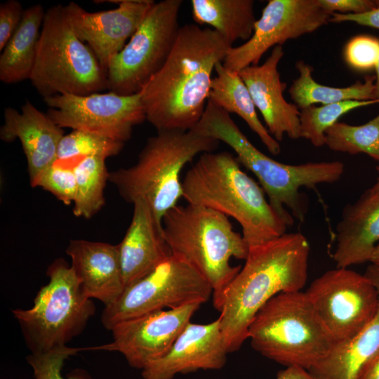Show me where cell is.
<instances>
[{
	"label": "cell",
	"instance_id": "obj_1",
	"mask_svg": "<svg viewBox=\"0 0 379 379\" xmlns=\"http://www.w3.org/2000/svg\"><path fill=\"white\" fill-rule=\"evenodd\" d=\"M231 47L213 29L180 27L166 62L141 91L146 120L157 131L196 126L207 104L213 72Z\"/></svg>",
	"mask_w": 379,
	"mask_h": 379
},
{
	"label": "cell",
	"instance_id": "obj_2",
	"mask_svg": "<svg viewBox=\"0 0 379 379\" xmlns=\"http://www.w3.org/2000/svg\"><path fill=\"white\" fill-rule=\"evenodd\" d=\"M310 247L300 232L284 234L250 246L245 264L222 293L213 299L229 353L248 339L258 312L282 292L299 291L306 284Z\"/></svg>",
	"mask_w": 379,
	"mask_h": 379
},
{
	"label": "cell",
	"instance_id": "obj_3",
	"mask_svg": "<svg viewBox=\"0 0 379 379\" xmlns=\"http://www.w3.org/2000/svg\"><path fill=\"white\" fill-rule=\"evenodd\" d=\"M182 187L187 204L235 219L249 247L284 234L288 227L270 205L260 184L228 152L200 154L185 174Z\"/></svg>",
	"mask_w": 379,
	"mask_h": 379
},
{
	"label": "cell",
	"instance_id": "obj_4",
	"mask_svg": "<svg viewBox=\"0 0 379 379\" xmlns=\"http://www.w3.org/2000/svg\"><path fill=\"white\" fill-rule=\"evenodd\" d=\"M194 128L234 150L238 162L255 175L270 205L288 226L293 224L294 218L302 222L305 218L307 206L301 187L333 183L344 173V164L339 161L292 165L270 158L253 145L228 112L209 100Z\"/></svg>",
	"mask_w": 379,
	"mask_h": 379
},
{
	"label": "cell",
	"instance_id": "obj_5",
	"mask_svg": "<svg viewBox=\"0 0 379 379\" xmlns=\"http://www.w3.org/2000/svg\"><path fill=\"white\" fill-rule=\"evenodd\" d=\"M219 143L194 128L157 131L147 139L137 162L109 172L108 180L126 201L145 199L162 226L164 215L182 197L180 173L185 164L198 154L213 152Z\"/></svg>",
	"mask_w": 379,
	"mask_h": 379
},
{
	"label": "cell",
	"instance_id": "obj_6",
	"mask_svg": "<svg viewBox=\"0 0 379 379\" xmlns=\"http://www.w3.org/2000/svg\"><path fill=\"white\" fill-rule=\"evenodd\" d=\"M164 238L172 255L194 267L218 298L241 270L232 258L245 260L249 246L229 218L213 209L176 205L162 218Z\"/></svg>",
	"mask_w": 379,
	"mask_h": 379
},
{
	"label": "cell",
	"instance_id": "obj_7",
	"mask_svg": "<svg viewBox=\"0 0 379 379\" xmlns=\"http://www.w3.org/2000/svg\"><path fill=\"white\" fill-rule=\"evenodd\" d=\"M248 339L262 356L286 366L310 370L334 343L305 292H282L270 299L250 324Z\"/></svg>",
	"mask_w": 379,
	"mask_h": 379
},
{
	"label": "cell",
	"instance_id": "obj_8",
	"mask_svg": "<svg viewBox=\"0 0 379 379\" xmlns=\"http://www.w3.org/2000/svg\"><path fill=\"white\" fill-rule=\"evenodd\" d=\"M29 80L43 98L89 95L107 88L106 72L74 32L64 6L46 11Z\"/></svg>",
	"mask_w": 379,
	"mask_h": 379
},
{
	"label": "cell",
	"instance_id": "obj_9",
	"mask_svg": "<svg viewBox=\"0 0 379 379\" xmlns=\"http://www.w3.org/2000/svg\"><path fill=\"white\" fill-rule=\"evenodd\" d=\"M46 274L49 281L38 291L33 306L12 310L32 353L67 345L83 331L95 310L63 258L55 259Z\"/></svg>",
	"mask_w": 379,
	"mask_h": 379
},
{
	"label": "cell",
	"instance_id": "obj_10",
	"mask_svg": "<svg viewBox=\"0 0 379 379\" xmlns=\"http://www.w3.org/2000/svg\"><path fill=\"white\" fill-rule=\"evenodd\" d=\"M213 295L209 283L190 264L171 255L150 273L126 287L105 306L101 321L111 331L118 324L146 314L203 304Z\"/></svg>",
	"mask_w": 379,
	"mask_h": 379
},
{
	"label": "cell",
	"instance_id": "obj_11",
	"mask_svg": "<svg viewBox=\"0 0 379 379\" xmlns=\"http://www.w3.org/2000/svg\"><path fill=\"white\" fill-rule=\"evenodd\" d=\"M182 0L154 2L142 22L111 60L107 89L120 95L140 92L161 69L175 44L180 26Z\"/></svg>",
	"mask_w": 379,
	"mask_h": 379
},
{
	"label": "cell",
	"instance_id": "obj_12",
	"mask_svg": "<svg viewBox=\"0 0 379 379\" xmlns=\"http://www.w3.org/2000/svg\"><path fill=\"white\" fill-rule=\"evenodd\" d=\"M305 293L334 345L359 333L379 307L378 293L371 280L347 267L324 272Z\"/></svg>",
	"mask_w": 379,
	"mask_h": 379
},
{
	"label": "cell",
	"instance_id": "obj_13",
	"mask_svg": "<svg viewBox=\"0 0 379 379\" xmlns=\"http://www.w3.org/2000/svg\"><path fill=\"white\" fill-rule=\"evenodd\" d=\"M47 114L61 128L96 133L125 143L146 120L142 92L56 95L44 98Z\"/></svg>",
	"mask_w": 379,
	"mask_h": 379
},
{
	"label": "cell",
	"instance_id": "obj_14",
	"mask_svg": "<svg viewBox=\"0 0 379 379\" xmlns=\"http://www.w3.org/2000/svg\"><path fill=\"white\" fill-rule=\"evenodd\" d=\"M330 18L317 0H270L256 20L251 38L230 48L222 65L236 72L257 65L270 48L316 31Z\"/></svg>",
	"mask_w": 379,
	"mask_h": 379
},
{
	"label": "cell",
	"instance_id": "obj_15",
	"mask_svg": "<svg viewBox=\"0 0 379 379\" xmlns=\"http://www.w3.org/2000/svg\"><path fill=\"white\" fill-rule=\"evenodd\" d=\"M200 305L159 310L121 322L110 331V343L91 349L118 352L131 367L142 370L168 352Z\"/></svg>",
	"mask_w": 379,
	"mask_h": 379
},
{
	"label": "cell",
	"instance_id": "obj_16",
	"mask_svg": "<svg viewBox=\"0 0 379 379\" xmlns=\"http://www.w3.org/2000/svg\"><path fill=\"white\" fill-rule=\"evenodd\" d=\"M94 2L112 3L118 6L108 11L89 12L72 1L64 8L74 32L91 49L107 74L112 58L124 48L155 1L107 0Z\"/></svg>",
	"mask_w": 379,
	"mask_h": 379
},
{
	"label": "cell",
	"instance_id": "obj_17",
	"mask_svg": "<svg viewBox=\"0 0 379 379\" xmlns=\"http://www.w3.org/2000/svg\"><path fill=\"white\" fill-rule=\"evenodd\" d=\"M229 353L219 317L205 324L189 322L168 352L142 370L144 379H173L198 370H218Z\"/></svg>",
	"mask_w": 379,
	"mask_h": 379
},
{
	"label": "cell",
	"instance_id": "obj_18",
	"mask_svg": "<svg viewBox=\"0 0 379 379\" xmlns=\"http://www.w3.org/2000/svg\"><path fill=\"white\" fill-rule=\"evenodd\" d=\"M283 55L282 46H276L262 65H251L239 72L267 129L278 142L285 134L293 140L300 138V110L283 95L286 84L281 80L278 71Z\"/></svg>",
	"mask_w": 379,
	"mask_h": 379
},
{
	"label": "cell",
	"instance_id": "obj_19",
	"mask_svg": "<svg viewBox=\"0 0 379 379\" xmlns=\"http://www.w3.org/2000/svg\"><path fill=\"white\" fill-rule=\"evenodd\" d=\"M0 138L4 142L18 139L25 154L30 183L57 161L60 142L64 136L62 128L47 114L26 101L21 112L6 107Z\"/></svg>",
	"mask_w": 379,
	"mask_h": 379
},
{
	"label": "cell",
	"instance_id": "obj_20",
	"mask_svg": "<svg viewBox=\"0 0 379 379\" xmlns=\"http://www.w3.org/2000/svg\"><path fill=\"white\" fill-rule=\"evenodd\" d=\"M130 225L117 244L125 288L138 281L172 255L160 225L143 199L133 204Z\"/></svg>",
	"mask_w": 379,
	"mask_h": 379
},
{
	"label": "cell",
	"instance_id": "obj_21",
	"mask_svg": "<svg viewBox=\"0 0 379 379\" xmlns=\"http://www.w3.org/2000/svg\"><path fill=\"white\" fill-rule=\"evenodd\" d=\"M66 253L88 298L99 300L106 306L120 296L125 286L117 245L73 239Z\"/></svg>",
	"mask_w": 379,
	"mask_h": 379
},
{
	"label": "cell",
	"instance_id": "obj_22",
	"mask_svg": "<svg viewBox=\"0 0 379 379\" xmlns=\"http://www.w3.org/2000/svg\"><path fill=\"white\" fill-rule=\"evenodd\" d=\"M333 258L336 267L370 262L379 241V191L367 190L344 208L336 225Z\"/></svg>",
	"mask_w": 379,
	"mask_h": 379
},
{
	"label": "cell",
	"instance_id": "obj_23",
	"mask_svg": "<svg viewBox=\"0 0 379 379\" xmlns=\"http://www.w3.org/2000/svg\"><path fill=\"white\" fill-rule=\"evenodd\" d=\"M378 291L379 267L371 264L364 274ZM379 350V307L374 318L355 336L333 346L309 371L317 379H357L366 362Z\"/></svg>",
	"mask_w": 379,
	"mask_h": 379
},
{
	"label": "cell",
	"instance_id": "obj_24",
	"mask_svg": "<svg viewBox=\"0 0 379 379\" xmlns=\"http://www.w3.org/2000/svg\"><path fill=\"white\" fill-rule=\"evenodd\" d=\"M215 71L216 74L211 81L208 100L229 114L234 113L240 117L272 154H279L280 144L260 121L251 94L239 72L226 68L222 62L217 64Z\"/></svg>",
	"mask_w": 379,
	"mask_h": 379
},
{
	"label": "cell",
	"instance_id": "obj_25",
	"mask_svg": "<svg viewBox=\"0 0 379 379\" xmlns=\"http://www.w3.org/2000/svg\"><path fill=\"white\" fill-rule=\"evenodd\" d=\"M45 13L40 4L25 9L19 27L1 51V82L10 84L29 79Z\"/></svg>",
	"mask_w": 379,
	"mask_h": 379
},
{
	"label": "cell",
	"instance_id": "obj_26",
	"mask_svg": "<svg viewBox=\"0 0 379 379\" xmlns=\"http://www.w3.org/2000/svg\"><path fill=\"white\" fill-rule=\"evenodd\" d=\"M192 15L198 25H208L231 46L248 41L256 21L253 0H192Z\"/></svg>",
	"mask_w": 379,
	"mask_h": 379
},
{
	"label": "cell",
	"instance_id": "obj_27",
	"mask_svg": "<svg viewBox=\"0 0 379 379\" xmlns=\"http://www.w3.org/2000/svg\"><path fill=\"white\" fill-rule=\"evenodd\" d=\"M299 77L293 81L288 93L294 104L302 109L314 104L328 105L347 100H375V76H367L364 82L343 87L321 85L312 78L313 67L299 60L295 65ZM376 102V101H375Z\"/></svg>",
	"mask_w": 379,
	"mask_h": 379
},
{
	"label": "cell",
	"instance_id": "obj_28",
	"mask_svg": "<svg viewBox=\"0 0 379 379\" xmlns=\"http://www.w3.org/2000/svg\"><path fill=\"white\" fill-rule=\"evenodd\" d=\"M105 159L98 157L81 159L72 167L77 181L73 213L88 219L105 205L104 190L108 180Z\"/></svg>",
	"mask_w": 379,
	"mask_h": 379
},
{
	"label": "cell",
	"instance_id": "obj_29",
	"mask_svg": "<svg viewBox=\"0 0 379 379\" xmlns=\"http://www.w3.org/2000/svg\"><path fill=\"white\" fill-rule=\"evenodd\" d=\"M325 145L333 151L364 153L379 161V114L359 126L336 122L325 132Z\"/></svg>",
	"mask_w": 379,
	"mask_h": 379
},
{
	"label": "cell",
	"instance_id": "obj_30",
	"mask_svg": "<svg viewBox=\"0 0 379 379\" xmlns=\"http://www.w3.org/2000/svg\"><path fill=\"white\" fill-rule=\"evenodd\" d=\"M124 143L96 133L73 130L64 135L57 154V162L73 166L81 159L98 157L107 159L117 155ZM55 161V162H56Z\"/></svg>",
	"mask_w": 379,
	"mask_h": 379
},
{
	"label": "cell",
	"instance_id": "obj_31",
	"mask_svg": "<svg viewBox=\"0 0 379 379\" xmlns=\"http://www.w3.org/2000/svg\"><path fill=\"white\" fill-rule=\"evenodd\" d=\"M375 103L377 102L374 100H347L300 109V138L310 140L315 147H321L325 145V132L341 116L356 108Z\"/></svg>",
	"mask_w": 379,
	"mask_h": 379
},
{
	"label": "cell",
	"instance_id": "obj_32",
	"mask_svg": "<svg viewBox=\"0 0 379 379\" xmlns=\"http://www.w3.org/2000/svg\"><path fill=\"white\" fill-rule=\"evenodd\" d=\"M67 345L41 353H31L27 358L36 379H93L84 370H75L67 378L62 375L65 361L81 350Z\"/></svg>",
	"mask_w": 379,
	"mask_h": 379
},
{
	"label": "cell",
	"instance_id": "obj_33",
	"mask_svg": "<svg viewBox=\"0 0 379 379\" xmlns=\"http://www.w3.org/2000/svg\"><path fill=\"white\" fill-rule=\"evenodd\" d=\"M30 185L50 192L66 205L74 203L76 197L77 181L73 167L61 163L55 162L46 168Z\"/></svg>",
	"mask_w": 379,
	"mask_h": 379
},
{
	"label": "cell",
	"instance_id": "obj_34",
	"mask_svg": "<svg viewBox=\"0 0 379 379\" xmlns=\"http://www.w3.org/2000/svg\"><path fill=\"white\" fill-rule=\"evenodd\" d=\"M345 58L358 70L375 68L379 59V38L368 35L353 37L345 47Z\"/></svg>",
	"mask_w": 379,
	"mask_h": 379
},
{
	"label": "cell",
	"instance_id": "obj_35",
	"mask_svg": "<svg viewBox=\"0 0 379 379\" xmlns=\"http://www.w3.org/2000/svg\"><path fill=\"white\" fill-rule=\"evenodd\" d=\"M24 11L21 3L17 0H8L0 4L1 51L19 27Z\"/></svg>",
	"mask_w": 379,
	"mask_h": 379
},
{
	"label": "cell",
	"instance_id": "obj_36",
	"mask_svg": "<svg viewBox=\"0 0 379 379\" xmlns=\"http://www.w3.org/2000/svg\"><path fill=\"white\" fill-rule=\"evenodd\" d=\"M320 7L331 15L335 12L361 14L379 6V0H317Z\"/></svg>",
	"mask_w": 379,
	"mask_h": 379
},
{
	"label": "cell",
	"instance_id": "obj_37",
	"mask_svg": "<svg viewBox=\"0 0 379 379\" xmlns=\"http://www.w3.org/2000/svg\"><path fill=\"white\" fill-rule=\"evenodd\" d=\"M329 22H352L359 25L379 29V6L374 9L361 14L335 13L331 15Z\"/></svg>",
	"mask_w": 379,
	"mask_h": 379
},
{
	"label": "cell",
	"instance_id": "obj_38",
	"mask_svg": "<svg viewBox=\"0 0 379 379\" xmlns=\"http://www.w3.org/2000/svg\"><path fill=\"white\" fill-rule=\"evenodd\" d=\"M276 379H317L308 370L290 366L278 372Z\"/></svg>",
	"mask_w": 379,
	"mask_h": 379
},
{
	"label": "cell",
	"instance_id": "obj_39",
	"mask_svg": "<svg viewBox=\"0 0 379 379\" xmlns=\"http://www.w3.org/2000/svg\"><path fill=\"white\" fill-rule=\"evenodd\" d=\"M357 379H379V350L364 366Z\"/></svg>",
	"mask_w": 379,
	"mask_h": 379
},
{
	"label": "cell",
	"instance_id": "obj_40",
	"mask_svg": "<svg viewBox=\"0 0 379 379\" xmlns=\"http://www.w3.org/2000/svg\"><path fill=\"white\" fill-rule=\"evenodd\" d=\"M375 69L376 72L375 84H374L375 100L376 101L377 103L379 104V59Z\"/></svg>",
	"mask_w": 379,
	"mask_h": 379
},
{
	"label": "cell",
	"instance_id": "obj_41",
	"mask_svg": "<svg viewBox=\"0 0 379 379\" xmlns=\"http://www.w3.org/2000/svg\"><path fill=\"white\" fill-rule=\"evenodd\" d=\"M370 262L371 264L379 267V244L374 248Z\"/></svg>",
	"mask_w": 379,
	"mask_h": 379
},
{
	"label": "cell",
	"instance_id": "obj_42",
	"mask_svg": "<svg viewBox=\"0 0 379 379\" xmlns=\"http://www.w3.org/2000/svg\"><path fill=\"white\" fill-rule=\"evenodd\" d=\"M377 171H378V177L375 184L371 188L375 190L379 191V165L377 166Z\"/></svg>",
	"mask_w": 379,
	"mask_h": 379
}]
</instances>
